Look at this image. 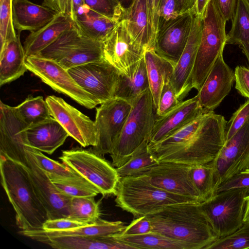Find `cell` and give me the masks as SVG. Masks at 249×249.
<instances>
[{
	"instance_id": "obj_31",
	"label": "cell",
	"mask_w": 249,
	"mask_h": 249,
	"mask_svg": "<svg viewBox=\"0 0 249 249\" xmlns=\"http://www.w3.org/2000/svg\"><path fill=\"white\" fill-rule=\"evenodd\" d=\"M144 58L149 89L157 110L164 82L171 80L175 66L160 56L154 49L145 50Z\"/></svg>"
},
{
	"instance_id": "obj_10",
	"label": "cell",
	"mask_w": 249,
	"mask_h": 249,
	"mask_svg": "<svg viewBox=\"0 0 249 249\" xmlns=\"http://www.w3.org/2000/svg\"><path fill=\"white\" fill-rule=\"evenodd\" d=\"M28 71L56 91L70 97L80 105L92 109L99 105L95 98L76 82L68 70L56 61L31 55L26 57Z\"/></svg>"
},
{
	"instance_id": "obj_49",
	"label": "cell",
	"mask_w": 249,
	"mask_h": 249,
	"mask_svg": "<svg viewBox=\"0 0 249 249\" xmlns=\"http://www.w3.org/2000/svg\"><path fill=\"white\" fill-rule=\"evenodd\" d=\"M152 231V225L146 215L136 217L124 230L120 234L123 235H138Z\"/></svg>"
},
{
	"instance_id": "obj_28",
	"label": "cell",
	"mask_w": 249,
	"mask_h": 249,
	"mask_svg": "<svg viewBox=\"0 0 249 249\" xmlns=\"http://www.w3.org/2000/svg\"><path fill=\"white\" fill-rule=\"evenodd\" d=\"M74 24L72 19L62 14H58L42 28L31 32L23 43L26 57L36 55Z\"/></svg>"
},
{
	"instance_id": "obj_9",
	"label": "cell",
	"mask_w": 249,
	"mask_h": 249,
	"mask_svg": "<svg viewBox=\"0 0 249 249\" xmlns=\"http://www.w3.org/2000/svg\"><path fill=\"white\" fill-rule=\"evenodd\" d=\"M249 195V188L231 189L199 203L218 238L233 233L243 225L246 197Z\"/></svg>"
},
{
	"instance_id": "obj_60",
	"label": "cell",
	"mask_w": 249,
	"mask_h": 249,
	"mask_svg": "<svg viewBox=\"0 0 249 249\" xmlns=\"http://www.w3.org/2000/svg\"><path fill=\"white\" fill-rule=\"evenodd\" d=\"M248 0V1H249V0Z\"/></svg>"
},
{
	"instance_id": "obj_34",
	"label": "cell",
	"mask_w": 249,
	"mask_h": 249,
	"mask_svg": "<svg viewBox=\"0 0 249 249\" xmlns=\"http://www.w3.org/2000/svg\"><path fill=\"white\" fill-rule=\"evenodd\" d=\"M47 175L57 189L70 197H94L100 194L94 185L80 175L64 178Z\"/></svg>"
},
{
	"instance_id": "obj_33",
	"label": "cell",
	"mask_w": 249,
	"mask_h": 249,
	"mask_svg": "<svg viewBox=\"0 0 249 249\" xmlns=\"http://www.w3.org/2000/svg\"><path fill=\"white\" fill-rule=\"evenodd\" d=\"M114 237L136 249H193L189 244L168 238L160 233L151 231L138 235L113 234Z\"/></svg>"
},
{
	"instance_id": "obj_39",
	"label": "cell",
	"mask_w": 249,
	"mask_h": 249,
	"mask_svg": "<svg viewBox=\"0 0 249 249\" xmlns=\"http://www.w3.org/2000/svg\"><path fill=\"white\" fill-rule=\"evenodd\" d=\"M15 108L29 125L39 123L52 117L48 104L41 96L34 97L30 95Z\"/></svg>"
},
{
	"instance_id": "obj_23",
	"label": "cell",
	"mask_w": 249,
	"mask_h": 249,
	"mask_svg": "<svg viewBox=\"0 0 249 249\" xmlns=\"http://www.w3.org/2000/svg\"><path fill=\"white\" fill-rule=\"evenodd\" d=\"M19 233L56 249H134L113 235L95 236L48 237L33 230H20Z\"/></svg>"
},
{
	"instance_id": "obj_51",
	"label": "cell",
	"mask_w": 249,
	"mask_h": 249,
	"mask_svg": "<svg viewBox=\"0 0 249 249\" xmlns=\"http://www.w3.org/2000/svg\"><path fill=\"white\" fill-rule=\"evenodd\" d=\"M87 225L84 223L71 220L68 218L47 219L43 224L42 229L44 231H61L78 227Z\"/></svg>"
},
{
	"instance_id": "obj_44",
	"label": "cell",
	"mask_w": 249,
	"mask_h": 249,
	"mask_svg": "<svg viewBox=\"0 0 249 249\" xmlns=\"http://www.w3.org/2000/svg\"><path fill=\"white\" fill-rule=\"evenodd\" d=\"M181 101L178 100L170 80L164 81L156 110V117L165 115L177 107Z\"/></svg>"
},
{
	"instance_id": "obj_21",
	"label": "cell",
	"mask_w": 249,
	"mask_h": 249,
	"mask_svg": "<svg viewBox=\"0 0 249 249\" xmlns=\"http://www.w3.org/2000/svg\"><path fill=\"white\" fill-rule=\"evenodd\" d=\"M207 110H209L200 105L197 94L182 101L169 112L156 118L147 141L148 145L160 142Z\"/></svg>"
},
{
	"instance_id": "obj_25",
	"label": "cell",
	"mask_w": 249,
	"mask_h": 249,
	"mask_svg": "<svg viewBox=\"0 0 249 249\" xmlns=\"http://www.w3.org/2000/svg\"><path fill=\"white\" fill-rule=\"evenodd\" d=\"M58 14L50 8L29 0H13V22L15 29L33 32L53 19Z\"/></svg>"
},
{
	"instance_id": "obj_3",
	"label": "cell",
	"mask_w": 249,
	"mask_h": 249,
	"mask_svg": "<svg viewBox=\"0 0 249 249\" xmlns=\"http://www.w3.org/2000/svg\"><path fill=\"white\" fill-rule=\"evenodd\" d=\"M0 180L22 231L41 229L48 219L46 211L36 192L26 164L0 155Z\"/></svg>"
},
{
	"instance_id": "obj_8",
	"label": "cell",
	"mask_w": 249,
	"mask_h": 249,
	"mask_svg": "<svg viewBox=\"0 0 249 249\" xmlns=\"http://www.w3.org/2000/svg\"><path fill=\"white\" fill-rule=\"evenodd\" d=\"M59 159L94 185L102 195L115 196L120 178L116 168L92 148L63 150Z\"/></svg>"
},
{
	"instance_id": "obj_35",
	"label": "cell",
	"mask_w": 249,
	"mask_h": 249,
	"mask_svg": "<svg viewBox=\"0 0 249 249\" xmlns=\"http://www.w3.org/2000/svg\"><path fill=\"white\" fill-rule=\"evenodd\" d=\"M232 25L227 34V44L238 45L240 47L249 42V2L237 0Z\"/></svg>"
},
{
	"instance_id": "obj_50",
	"label": "cell",
	"mask_w": 249,
	"mask_h": 249,
	"mask_svg": "<svg viewBox=\"0 0 249 249\" xmlns=\"http://www.w3.org/2000/svg\"><path fill=\"white\" fill-rule=\"evenodd\" d=\"M234 76L235 89L242 96L249 99V67L237 66Z\"/></svg>"
},
{
	"instance_id": "obj_4",
	"label": "cell",
	"mask_w": 249,
	"mask_h": 249,
	"mask_svg": "<svg viewBox=\"0 0 249 249\" xmlns=\"http://www.w3.org/2000/svg\"><path fill=\"white\" fill-rule=\"evenodd\" d=\"M115 196L116 206L136 218L173 204L198 203L193 198L172 194L155 186L146 175L120 178Z\"/></svg>"
},
{
	"instance_id": "obj_29",
	"label": "cell",
	"mask_w": 249,
	"mask_h": 249,
	"mask_svg": "<svg viewBox=\"0 0 249 249\" xmlns=\"http://www.w3.org/2000/svg\"><path fill=\"white\" fill-rule=\"evenodd\" d=\"M149 89L144 56L124 72H120L115 90V98L131 104Z\"/></svg>"
},
{
	"instance_id": "obj_12",
	"label": "cell",
	"mask_w": 249,
	"mask_h": 249,
	"mask_svg": "<svg viewBox=\"0 0 249 249\" xmlns=\"http://www.w3.org/2000/svg\"><path fill=\"white\" fill-rule=\"evenodd\" d=\"M211 163L213 169L214 191L220 184L249 168V117L239 130L225 142Z\"/></svg>"
},
{
	"instance_id": "obj_1",
	"label": "cell",
	"mask_w": 249,
	"mask_h": 249,
	"mask_svg": "<svg viewBox=\"0 0 249 249\" xmlns=\"http://www.w3.org/2000/svg\"><path fill=\"white\" fill-rule=\"evenodd\" d=\"M227 123L223 116L207 110L160 142L148 145L149 151L158 162H210L225 144Z\"/></svg>"
},
{
	"instance_id": "obj_55",
	"label": "cell",
	"mask_w": 249,
	"mask_h": 249,
	"mask_svg": "<svg viewBox=\"0 0 249 249\" xmlns=\"http://www.w3.org/2000/svg\"><path fill=\"white\" fill-rule=\"evenodd\" d=\"M211 0H196L195 14L202 18Z\"/></svg>"
},
{
	"instance_id": "obj_58",
	"label": "cell",
	"mask_w": 249,
	"mask_h": 249,
	"mask_svg": "<svg viewBox=\"0 0 249 249\" xmlns=\"http://www.w3.org/2000/svg\"><path fill=\"white\" fill-rule=\"evenodd\" d=\"M240 48L242 49V52L246 56L249 63V42L244 44Z\"/></svg>"
},
{
	"instance_id": "obj_48",
	"label": "cell",
	"mask_w": 249,
	"mask_h": 249,
	"mask_svg": "<svg viewBox=\"0 0 249 249\" xmlns=\"http://www.w3.org/2000/svg\"><path fill=\"white\" fill-rule=\"evenodd\" d=\"M159 15V28L179 15L177 9V0H160Z\"/></svg>"
},
{
	"instance_id": "obj_42",
	"label": "cell",
	"mask_w": 249,
	"mask_h": 249,
	"mask_svg": "<svg viewBox=\"0 0 249 249\" xmlns=\"http://www.w3.org/2000/svg\"><path fill=\"white\" fill-rule=\"evenodd\" d=\"M13 0H0V49L9 40L17 36L13 22Z\"/></svg>"
},
{
	"instance_id": "obj_16",
	"label": "cell",
	"mask_w": 249,
	"mask_h": 249,
	"mask_svg": "<svg viewBox=\"0 0 249 249\" xmlns=\"http://www.w3.org/2000/svg\"><path fill=\"white\" fill-rule=\"evenodd\" d=\"M193 15L190 13L180 14L159 28L154 50L174 66L186 45L191 31Z\"/></svg>"
},
{
	"instance_id": "obj_2",
	"label": "cell",
	"mask_w": 249,
	"mask_h": 249,
	"mask_svg": "<svg viewBox=\"0 0 249 249\" xmlns=\"http://www.w3.org/2000/svg\"><path fill=\"white\" fill-rule=\"evenodd\" d=\"M146 216L152 231L187 243L193 249H205L218 238L198 203L171 205Z\"/></svg>"
},
{
	"instance_id": "obj_14",
	"label": "cell",
	"mask_w": 249,
	"mask_h": 249,
	"mask_svg": "<svg viewBox=\"0 0 249 249\" xmlns=\"http://www.w3.org/2000/svg\"><path fill=\"white\" fill-rule=\"evenodd\" d=\"M45 100L51 116L61 124L70 136L83 147L97 145L99 135L94 121L60 97L51 95Z\"/></svg>"
},
{
	"instance_id": "obj_5",
	"label": "cell",
	"mask_w": 249,
	"mask_h": 249,
	"mask_svg": "<svg viewBox=\"0 0 249 249\" xmlns=\"http://www.w3.org/2000/svg\"><path fill=\"white\" fill-rule=\"evenodd\" d=\"M131 105L122 132L110 154L111 164L116 168L126 162L136 149L143 142L148 141L157 118L150 89L141 94Z\"/></svg>"
},
{
	"instance_id": "obj_56",
	"label": "cell",
	"mask_w": 249,
	"mask_h": 249,
	"mask_svg": "<svg viewBox=\"0 0 249 249\" xmlns=\"http://www.w3.org/2000/svg\"><path fill=\"white\" fill-rule=\"evenodd\" d=\"M72 8L73 12V20L76 14L78 12L80 8L84 6L86 4L84 0H72Z\"/></svg>"
},
{
	"instance_id": "obj_27",
	"label": "cell",
	"mask_w": 249,
	"mask_h": 249,
	"mask_svg": "<svg viewBox=\"0 0 249 249\" xmlns=\"http://www.w3.org/2000/svg\"><path fill=\"white\" fill-rule=\"evenodd\" d=\"M20 33L8 40L0 49V85L14 81L28 70L26 55L20 39Z\"/></svg>"
},
{
	"instance_id": "obj_57",
	"label": "cell",
	"mask_w": 249,
	"mask_h": 249,
	"mask_svg": "<svg viewBox=\"0 0 249 249\" xmlns=\"http://www.w3.org/2000/svg\"><path fill=\"white\" fill-rule=\"evenodd\" d=\"M243 222L249 223V195L246 197V206Z\"/></svg>"
},
{
	"instance_id": "obj_46",
	"label": "cell",
	"mask_w": 249,
	"mask_h": 249,
	"mask_svg": "<svg viewBox=\"0 0 249 249\" xmlns=\"http://www.w3.org/2000/svg\"><path fill=\"white\" fill-rule=\"evenodd\" d=\"M249 188V168L244 170L220 184L214 195L231 189Z\"/></svg>"
},
{
	"instance_id": "obj_20",
	"label": "cell",
	"mask_w": 249,
	"mask_h": 249,
	"mask_svg": "<svg viewBox=\"0 0 249 249\" xmlns=\"http://www.w3.org/2000/svg\"><path fill=\"white\" fill-rule=\"evenodd\" d=\"M202 28V18L193 14L186 45L174 67L170 80L179 101H183L193 89L191 75L200 41Z\"/></svg>"
},
{
	"instance_id": "obj_47",
	"label": "cell",
	"mask_w": 249,
	"mask_h": 249,
	"mask_svg": "<svg viewBox=\"0 0 249 249\" xmlns=\"http://www.w3.org/2000/svg\"><path fill=\"white\" fill-rule=\"evenodd\" d=\"M160 2V0H146L151 41L154 49L156 38L159 30Z\"/></svg>"
},
{
	"instance_id": "obj_41",
	"label": "cell",
	"mask_w": 249,
	"mask_h": 249,
	"mask_svg": "<svg viewBox=\"0 0 249 249\" xmlns=\"http://www.w3.org/2000/svg\"><path fill=\"white\" fill-rule=\"evenodd\" d=\"M249 249V223L243 225L233 233L218 238L205 249Z\"/></svg>"
},
{
	"instance_id": "obj_19",
	"label": "cell",
	"mask_w": 249,
	"mask_h": 249,
	"mask_svg": "<svg viewBox=\"0 0 249 249\" xmlns=\"http://www.w3.org/2000/svg\"><path fill=\"white\" fill-rule=\"evenodd\" d=\"M103 43L104 59L120 72L144 56L145 50L134 41L122 21Z\"/></svg>"
},
{
	"instance_id": "obj_7",
	"label": "cell",
	"mask_w": 249,
	"mask_h": 249,
	"mask_svg": "<svg viewBox=\"0 0 249 249\" xmlns=\"http://www.w3.org/2000/svg\"><path fill=\"white\" fill-rule=\"evenodd\" d=\"M36 56L54 60L68 70L104 59L103 43L85 36L74 24Z\"/></svg>"
},
{
	"instance_id": "obj_26",
	"label": "cell",
	"mask_w": 249,
	"mask_h": 249,
	"mask_svg": "<svg viewBox=\"0 0 249 249\" xmlns=\"http://www.w3.org/2000/svg\"><path fill=\"white\" fill-rule=\"evenodd\" d=\"M121 21L138 45L145 51L154 49L151 41L146 0H133L131 4L124 9Z\"/></svg>"
},
{
	"instance_id": "obj_15",
	"label": "cell",
	"mask_w": 249,
	"mask_h": 249,
	"mask_svg": "<svg viewBox=\"0 0 249 249\" xmlns=\"http://www.w3.org/2000/svg\"><path fill=\"white\" fill-rule=\"evenodd\" d=\"M191 166L171 161L159 162L145 170L141 175H147L152 184L161 189L172 194L193 198L199 203L197 193L189 175Z\"/></svg>"
},
{
	"instance_id": "obj_43",
	"label": "cell",
	"mask_w": 249,
	"mask_h": 249,
	"mask_svg": "<svg viewBox=\"0 0 249 249\" xmlns=\"http://www.w3.org/2000/svg\"><path fill=\"white\" fill-rule=\"evenodd\" d=\"M92 10L107 18L121 21L124 12L118 0H84Z\"/></svg>"
},
{
	"instance_id": "obj_13",
	"label": "cell",
	"mask_w": 249,
	"mask_h": 249,
	"mask_svg": "<svg viewBox=\"0 0 249 249\" xmlns=\"http://www.w3.org/2000/svg\"><path fill=\"white\" fill-rule=\"evenodd\" d=\"M131 108L130 103L118 98L107 101L96 108L94 122L99 138L97 145L92 147L94 151L103 157L111 153Z\"/></svg>"
},
{
	"instance_id": "obj_22",
	"label": "cell",
	"mask_w": 249,
	"mask_h": 249,
	"mask_svg": "<svg viewBox=\"0 0 249 249\" xmlns=\"http://www.w3.org/2000/svg\"><path fill=\"white\" fill-rule=\"evenodd\" d=\"M234 81V72L226 63L222 53L198 91L200 105L213 111L230 93Z\"/></svg>"
},
{
	"instance_id": "obj_18",
	"label": "cell",
	"mask_w": 249,
	"mask_h": 249,
	"mask_svg": "<svg viewBox=\"0 0 249 249\" xmlns=\"http://www.w3.org/2000/svg\"><path fill=\"white\" fill-rule=\"evenodd\" d=\"M25 151L27 166L36 194L46 211L48 219L68 218L71 197L57 189L47 174L36 164L26 149Z\"/></svg>"
},
{
	"instance_id": "obj_45",
	"label": "cell",
	"mask_w": 249,
	"mask_h": 249,
	"mask_svg": "<svg viewBox=\"0 0 249 249\" xmlns=\"http://www.w3.org/2000/svg\"><path fill=\"white\" fill-rule=\"evenodd\" d=\"M249 117V99L232 114L227 122L226 128L225 142L228 141L242 127Z\"/></svg>"
},
{
	"instance_id": "obj_24",
	"label": "cell",
	"mask_w": 249,
	"mask_h": 249,
	"mask_svg": "<svg viewBox=\"0 0 249 249\" xmlns=\"http://www.w3.org/2000/svg\"><path fill=\"white\" fill-rule=\"evenodd\" d=\"M26 146L52 155L62 145L69 134L54 118L29 125L23 130Z\"/></svg>"
},
{
	"instance_id": "obj_53",
	"label": "cell",
	"mask_w": 249,
	"mask_h": 249,
	"mask_svg": "<svg viewBox=\"0 0 249 249\" xmlns=\"http://www.w3.org/2000/svg\"><path fill=\"white\" fill-rule=\"evenodd\" d=\"M214 5L227 21L232 19L237 0H213Z\"/></svg>"
},
{
	"instance_id": "obj_59",
	"label": "cell",
	"mask_w": 249,
	"mask_h": 249,
	"mask_svg": "<svg viewBox=\"0 0 249 249\" xmlns=\"http://www.w3.org/2000/svg\"><path fill=\"white\" fill-rule=\"evenodd\" d=\"M123 8L125 9L127 8L132 3L133 0H118Z\"/></svg>"
},
{
	"instance_id": "obj_52",
	"label": "cell",
	"mask_w": 249,
	"mask_h": 249,
	"mask_svg": "<svg viewBox=\"0 0 249 249\" xmlns=\"http://www.w3.org/2000/svg\"><path fill=\"white\" fill-rule=\"evenodd\" d=\"M42 5L73 20L72 0H43Z\"/></svg>"
},
{
	"instance_id": "obj_36",
	"label": "cell",
	"mask_w": 249,
	"mask_h": 249,
	"mask_svg": "<svg viewBox=\"0 0 249 249\" xmlns=\"http://www.w3.org/2000/svg\"><path fill=\"white\" fill-rule=\"evenodd\" d=\"M189 175L196 190L199 203H202L214 195L213 169L211 162L191 165Z\"/></svg>"
},
{
	"instance_id": "obj_11",
	"label": "cell",
	"mask_w": 249,
	"mask_h": 249,
	"mask_svg": "<svg viewBox=\"0 0 249 249\" xmlns=\"http://www.w3.org/2000/svg\"><path fill=\"white\" fill-rule=\"evenodd\" d=\"M68 71L99 105L115 98L120 72L105 59L73 67Z\"/></svg>"
},
{
	"instance_id": "obj_40",
	"label": "cell",
	"mask_w": 249,
	"mask_h": 249,
	"mask_svg": "<svg viewBox=\"0 0 249 249\" xmlns=\"http://www.w3.org/2000/svg\"><path fill=\"white\" fill-rule=\"evenodd\" d=\"M25 149L32 156L36 164L48 174L64 178L79 175L63 163L49 158L37 149L27 146Z\"/></svg>"
},
{
	"instance_id": "obj_6",
	"label": "cell",
	"mask_w": 249,
	"mask_h": 249,
	"mask_svg": "<svg viewBox=\"0 0 249 249\" xmlns=\"http://www.w3.org/2000/svg\"><path fill=\"white\" fill-rule=\"evenodd\" d=\"M226 22L211 0L202 18L201 39L191 75L193 88L198 91L227 44Z\"/></svg>"
},
{
	"instance_id": "obj_54",
	"label": "cell",
	"mask_w": 249,
	"mask_h": 249,
	"mask_svg": "<svg viewBox=\"0 0 249 249\" xmlns=\"http://www.w3.org/2000/svg\"><path fill=\"white\" fill-rule=\"evenodd\" d=\"M196 0H177V9L179 15L190 13H195Z\"/></svg>"
},
{
	"instance_id": "obj_17",
	"label": "cell",
	"mask_w": 249,
	"mask_h": 249,
	"mask_svg": "<svg viewBox=\"0 0 249 249\" xmlns=\"http://www.w3.org/2000/svg\"><path fill=\"white\" fill-rule=\"evenodd\" d=\"M28 125L15 107L0 102V155L27 165L23 130Z\"/></svg>"
},
{
	"instance_id": "obj_37",
	"label": "cell",
	"mask_w": 249,
	"mask_h": 249,
	"mask_svg": "<svg viewBox=\"0 0 249 249\" xmlns=\"http://www.w3.org/2000/svg\"><path fill=\"white\" fill-rule=\"evenodd\" d=\"M158 163L149 151L148 142L145 141L136 149L126 162L116 168L121 178L140 175Z\"/></svg>"
},
{
	"instance_id": "obj_38",
	"label": "cell",
	"mask_w": 249,
	"mask_h": 249,
	"mask_svg": "<svg viewBox=\"0 0 249 249\" xmlns=\"http://www.w3.org/2000/svg\"><path fill=\"white\" fill-rule=\"evenodd\" d=\"M94 197H72L68 218L85 224L96 222L100 218L101 212L100 203L96 202Z\"/></svg>"
},
{
	"instance_id": "obj_32",
	"label": "cell",
	"mask_w": 249,
	"mask_h": 249,
	"mask_svg": "<svg viewBox=\"0 0 249 249\" xmlns=\"http://www.w3.org/2000/svg\"><path fill=\"white\" fill-rule=\"evenodd\" d=\"M126 227L121 221H109L100 218L94 223L65 230L47 231L38 229L33 231L48 237L95 236L120 234Z\"/></svg>"
},
{
	"instance_id": "obj_30",
	"label": "cell",
	"mask_w": 249,
	"mask_h": 249,
	"mask_svg": "<svg viewBox=\"0 0 249 249\" xmlns=\"http://www.w3.org/2000/svg\"><path fill=\"white\" fill-rule=\"evenodd\" d=\"M73 21L85 36L103 42L121 21L107 18L85 5L76 14Z\"/></svg>"
}]
</instances>
